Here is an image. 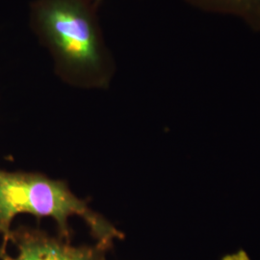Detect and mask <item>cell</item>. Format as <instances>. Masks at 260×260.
<instances>
[{"label":"cell","instance_id":"5b68a950","mask_svg":"<svg viewBox=\"0 0 260 260\" xmlns=\"http://www.w3.org/2000/svg\"><path fill=\"white\" fill-rule=\"evenodd\" d=\"M96 1H98V2H99V3H100V4H102V3H103V1H104V0H96Z\"/></svg>","mask_w":260,"mask_h":260},{"label":"cell","instance_id":"6da1fadb","mask_svg":"<svg viewBox=\"0 0 260 260\" xmlns=\"http://www.w3.org/2000/svg\"><path fill=\"white\" fill-rule=\"evenodd\" d=\"M101 5L96 0L30 2V29L69 83L103 87L113 75L115 60L101 24Z\"/></svg>","mask_w":260,"mask_h":260},{"label":"cell","instance_id":"277c9868","mask_svg":"<svg viewBox=\"0 0 260 260\" xmlns=\"http://www.w3.org/2000/svg\"><path fill=\"white\" fill-rule=\"evenodd\" d=\"M192 7L233 16L260 33V0H184Z\"/></svg>","mask_w":260,"mask_h":260},{"label":"cell","instance_id":"7a4b0ae2","mask_svg":"<svg viewBox=\"0 0 260 260\" xmlns=\"http://www.w3.org/2000/svg\"><path fill=\"white\" fill-rule=\"evenodd\" d=\"M28 213L36 217H51L61 234L69 237L68 221L77 215L89 225L99 244L110 247L122 234L103 216L76 198L65 182L37 174L9 173L0 170V233L2 246L9 242L11 224L17 215Z\"/></svg>","mask_w":260,"mask_h":260},{"label":"cell","instance_id":"3957f363","mask_svg":"<svg viewBox=\"0 0 260 260\" xmlns=\"http://www.w3.org/2000/svg\"><path fill=\"white\" fill-rule=\"evenodd\" d=\"M9 241L17 248V254L10 255L6 247H0V260H105L108 247L96 244L93 247H74L47 234L20 228L12 231Z\"/></svg>","mask_w":260,"mask_h":260}]
</instances>
